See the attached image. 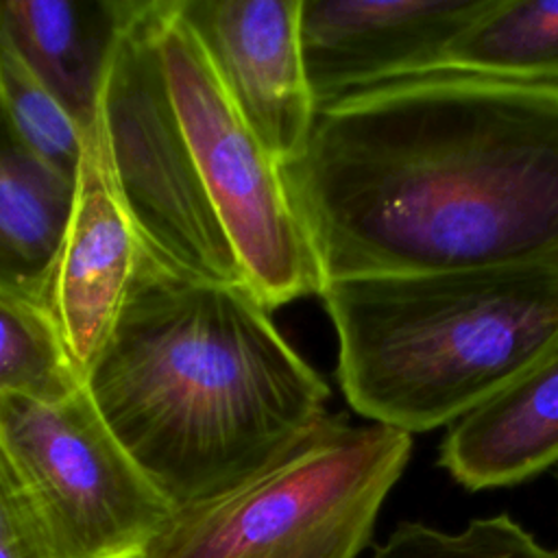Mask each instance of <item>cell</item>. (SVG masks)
Segmentation results:
<instances>
[{
  "mask_svg": "<svg viewBox=\"0 0 558 558\" xmlns=\"http://www.w3.org/2000/svg\"><path fill=\"white\" fill-rule=\"evenodd\" d=\"M325 283L558 266V85L438 74L316 111L283 166Z\"/></svg>",
  "mask_w": 558,
  "mask_h": 558,
  "instance_id": "cell-1",
  "label": "cell"
},
{
  "mask_svg": "<svg viewBox=\"0 0 558 558\" xmlns=\"http://www.w3.org/2000/svg\"><path fill=\"white\" fill-rule=\"evenodd\" d=\"M83 386L174 508L253 475L331 416L329 386L246 283L190 277L142 242Z\"/></svg>",
  "mask_w": 558,
  "mask_h": 558,
  "instance_id": "cell-2",
  "label": "cell"
},
{
  "mask_svg": "<svg viewBox=\"0 0 558 558\" xmlns=\"http://www.w3.org/2000/svg\"><path fill=\"white\" fill-rule=\"evenodd\" d=\"M338 381L371 423L451 425L558 347V266L327 281Z\"/></svg>",
  "mask_w": 558,
  "mask_h": 558,
  "instance_id": "cell-3",
  "label": "cell"
},
{
  "mask_svg": "<svg viewBox=\"0 0 558 558\" xmlns=\"http://www.w3.org/2000/svg\"><path fill=\"white\" fill-rule=\"evenodd\" d=\"M410 453L405 432L329 416L253 475L174 508L142 558H357Z\"/></svg>",
  "mask_w": 558,
  "mask_h": 558,
  "instance_id": "cell-4",
  "label": "cell"
},
{
  "mask_svg": "<svg viewBox=\"0 0 558 558\" xmlns=\"http://www.w3.org/2000/svg\"><path fill=\"white\" fill-rule=\"evenodd\" d=\"M157 46L201 181L248 288L268 310L320 296L325 275L283 166L231 102L183 22L179 0L157 2Z\"/></svg>",
  "mask_w": 558,
  "mask_h": 558,
  "instance_id": "cell-5",
  "label": "cell"
},
{
  "mask_svg": "<svg viewBox=\"0 0 558 558\" xmlns=\"http://www.w3.org/2000/svg\"><path fill=\"white\" fill-rule=\"evenodd\" d=\"M157 2L131 0L102 85L100 116L116 185L140 242L159 259L196 279L246 283L168 89Z\"/></svg>",
  "mask_w": 558,
  "mask_h": 558,
  "instance_id": "cell-6",
  "label": "cell"
},
{
  "mask_svg": "<svg viewBox=\"0 0 558 558\" xmlns=\"http://www.w3.org/2000/svg\"><path fill=\"white\" fill-rule=\"evenodd\" d=\"M0 434L52 558H142L174 512L85 386L59 401L0 397Z\"/></svg>",
  "mask_w": 558,
  "mask_h": 558,
  "instance_id": "cell-7",
  "label": "cell"
},
{
  "mask_svg": "<svg viewBox=\"0 0 558 558\" xmlns=\"http://www.w3.org/2000/svg\"><path fill=\"white\" fill-rule=\"evenodd\" d=\"M493 0H301L316 109L390 83L438 76L449 44Z\"/></svg>",
  "mask_w": 558,
  "mask_h": 558,
  "instance_id": "cell-8",
  "label": "cell"
},
{
  "mask_svg": "<svg viewBox=\"0 0 558 558\" xmlns=\"http://www.w3.org/2000/svg\"><path fill=\"white\" fill-rule=\"evenodd\" d=\"M231 102L288 166L316 118L301 48V0H179Z\"/></svg>",
  "mask_w": 558,
  "mask_h": 558,
  "instance_id": "cell-9",
  "label": "cell"
},
{
  "mask_svg": "<svg viewBox=\"0 0 558 558\" xmlns=\"http://www.w3.org/2000/svg\"><path fill=\"white\" fill-rule=\"evenodd\" d=\"M137 253L140 235L116 185L98 105L85 129L72 211L46 296L81 377L118 320Z\"/></svg>",
  "mask_w": 558,
  "mask_h": 558,
  "instance_id": "cell-10",
  "label": "cell"
},
{
  "mask_svg": "<svg viewBox=\"0 0 558 558\" xmlns=\"http://www.w3.org/2000/svg\"><path fill=\"white\" fill-rule=\"evenodd\" d=\"M438 464L464 488L514 486L558 464V347L449 425Z\"/></svg>",
  "mask_w": 558,
  "mask_h": 558,
  "instance_id": "cell-11",
  "label": "cell"
},
{
  "mask_svg": "<svg viewBox=\"0 0 558 558\" xmlns=\"http://www.w3.org/2000/svg\"><path fill=\"white\" fill-rule=\"evenodd\" d=\"M131 0H0V28L81 129L98 111Z\"/></svg>",
  "mask_w": 558,
  "mask_h": 558,
  "instance_id": "cell-12",
  "label": "cell"
},
{
  "mask_svg": "<svg viewBox=\"0 0 558 558\" xmlns=\"http://www.w3.org/2000/svg\"><path fill=\"white\" fill-rule=\"evenodd\" d=\"M74 179L0 144V283L46 305L70 220Z\"/></svg>",
  "mask_w": 558,
  "mask_h": 558,
  "instance_id": "cell-13",
  "label": "cell"
},
{
  "mask_svg": "<svg viewBox=\"0 0 558 558\" xmlns=\"http://www.w3.org/2000/svg\"><path fill=\"white\" fill-rule=\"evenodd\" d=\"M440 74L558 85V0H493L449 44Z\"/></svg>",
  "mask_w": 558,
  "mask_h": 558,
  "instance_id": "cell-14",
  "label": "cell"
},
{
  "mask_svg": "<svg viewBox=\"0 0 558 558\" xmlns=\"http://www.w3.org/2000/svg\"><path fill=\"white\" fill-rule=\"evenodd\" d=\"M81 386L48 307L0 283V397L59 401Z\"/></svg>",
  "mask_w": 558,
  "mask_h": 558,
  "instance_id": "cell-15",
  "label": "cell"
},
{
  "mask_svg": "<svg viewBox=\"0 0 558 558\" xmlns=\"http://www.w3.org/2000/svg\"><path fill=\"white\" fill-rule=\"evenodd\" d=\"M0 92L13 144L50 170L76 179L85 129L20 59L2 28Z\"/></svg>",
  "mask_w": 558,
  "mask_h": 558,
  "instance_id": "cell-16",
  "label": "cell"
},
{
  "mask_svg": "<svg viewBox=\"0 0 558 558\" xmlns=\"http://www.w3.org/2000/svg\"><path fill=\"white\" fill-rule=\"evenodd\" d=\"M371 558H558L510 514L477 517L460 530L421 521L399 523Z\"/></svg>",
  "mask_w": 558,
  "mask_h": 558,
  "instance_id": "cell-17",
  "label": "cell"
},
{
  "mask_svg": "<svg viewBox=\"0 0 558 558\" xmlns=\"http://www.w3.org/2000/svg\"><path fill=\"white\" fill-rule=\"evenodd\" d=\"M0 558H52L28 490L0 434Z\"/></svg>",
  "mask_w": 558,
  "mask_h": 558,
  "instance_id": "cell-18",
  "label": "cell"
},
{
  "mask_svg": "<svg viewBox=\"0 0 558 558\" xmlns=\"http://www.w3.org/2000/svg\"><path fill=\"white\" fill-rule=\"evenodd\" d=\"M0 144H13L7 111H4V102H2V92H0Z\"/></svg>",
  "mask_w": 558,
  "mask_h": 558,
  "instance_id": "cell-19",
  "label": "cell"
}]
</instances>
